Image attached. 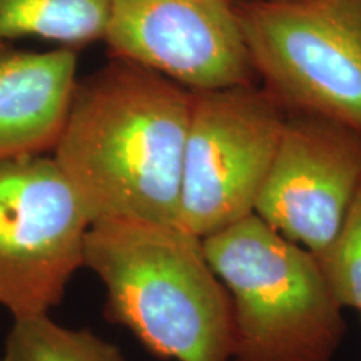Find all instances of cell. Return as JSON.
Wrapping results in <instances>:
<instances>
[{
	"label": "cell",
	"mask_w": 361,
	"mask_h": 361,
	"mask_svg": "<svg viewBox=\"0 0 361 361\" xmlns=\"http://www.w3.org/2000/svg\"><path fill=\"white\" fill-rule=\"evenodd\" d=\"M316 258L338 303L361 313V188L335 241Z\"/></svg>",
	"instance_id": "obj_12"
},
{
	"label": "cell",
	"mask_w": 361,
	"mask_h": 361,
	"mask_svg": "<svg viewBox=\"0 0 361 361\" xmlns=\"http://www.w3.org/2000/svg\"><path fill=\"white\" fill-rule=\"evenodd\" d=\"M78 85V54L0 42V159L54 151Z\"/></svg>",
	"instance_id": "obj_9"
},
{
	"label": "cell",
	"mask_w": 361,
	"mask_h": 361,
	"mask_svg": "<svg viewBox=\"0 0 361 361\" xmlns=\"http://www.w3.org/2000/svg\"><path fill=\"white\" fill-rule=\"evenodd\" d=\"M104 42L191 90L251 84L255 71L229 0H109Z\"/></svg>",
	"instance_id": "obj_8"
},
{
	"label": "cell",
	"mask_w": 361,
	"mask_h": 361,
	"mask_svg": "<svg viewBox=\"0 0 361 361\" xmlns=\"http://www.w3.org/2000/svg\"><path fill=\"white\" fill-rule=\"evenodd\" d=\"M0 361H126L119 350L87 329L61 326L49 313L13 319Z\"/></svg>",
	"instance_id": "obj_11"
},
{
	"label": "cell",
	"mask_w": 361,
	"mask_h": 361,
	"mask_svg": "<svg viewBox=\"0 0 361 361\" xmlns=\"http://www.w3.org/2000/svg\"><path fill=\"white\" fill-rule=\"evenodd\" d=\"M109 0H0V42L32 35L78 49L102 40Z\"/></svg>",
	"instance_id": "obj_10"
},
{
	"label": "cell",
	"mask_w": 361,
	"mask_h": 361,
	"mask_svg": "<svg viewBox=\"0 0 361 361\" xmlns=\"http://www.w3.org/2000/svg\"><path fill=\"white\" fill-rule=\"evenodd\" d=\"M90 219L56 157L0 159V305L45 314L84 266Z\"/></svg>",
	"instance_id": "obj_6"
},
{
	"label": "cell",
	"mask_w": 361,
	"mask_h": 361,
	"mask_svg": "<svg viewBox=\"0 0 361 361\" xmlns=\"http://www.w3.org/2000/svg\"><path fill=\"white\" fill-rule=\"evenodd\" d=\"M84 266L106 288V314L152 353L174 361H231V300L202 239L179 224H90Z\"/></svg>",
	"instance_id": "obj_2"
},
{
	"label": "cell",
	"mask_w": 361,
	"mask_h": 361,
	"mask_svg": "<svg viewBox=\"0 0 361 361\" xmlns=\"http://www.w3.org/2000/svg\"><path fill=\"white\" fill-rule=\"evenodd\" d=\"M252 71L288 111L361 133V0L233 4Z\"/></svg>",
	"instance_id": "obj_4"
},
{
	"label": "cell",
	"mask_w": 361,
	"mask_h": 361,
	"mask_svg": "<svg viewBox=\"0 0 361 361\" xmlns=\"http://www.w3.org/2000/svg\"><path fill=\"white\" fill-rule=\"evenodd\" d=\"M286 114L264 85L191 90L180 228L206 238L255 213Z\"/></svg>",
	"instance_id": "obj_5"
},
{
	"label": "cell",
	"mask_w": 361,
	"mask_h": 361,
	"mask_svg": "<svg viewBox=\"0 0 361 361\" xmlns=\"http://www.w3.org/2000/svg\"><path fill=\"white\" fill-rule=\"evenodd\" d=\"M360 188V130L288 111L255 214L283 238L322 256L340 233Z\"/></svg>",
	"instance_id": "obj_7"
},
{
	"label": "cell",
	"mask_w": 361,
	"mask_h": 361,
	"mask_svg": "<svg viewBox=\"0 0 361 361\" xmlns=\"http://www.w3.org/2000/svg\"><path fill=\"white\" fill-rule=\"evenodd\" d=\"M191 89L114 59L78 80L54 157L90 224H178Z\"/></svg>",
	"instance_id": "obj_1"
},
{
	"label": "cell",
	"mask_w": 361,
	"mask_h": 361,
	"mask_svg": "<svg viewBox=\"0 0 361 361\" xmlns=\"http://www.w3.org/2000/svg\"><path fill=\"white\" fill-rule=\"evenodd\" d=\"M229 2H241V0H229ZM264 2H300V0H264Z\"/></svg>",
	"instance_id": "obj_13"
},
{
	"label": "cell",
	"mask_w": 361,
	"mask_h": 361,
	"mask_svg": "<svg viewBox=\"0 0 361 361\" xmlns=\"http://www.w3.org/2000/svg\"><path fill=\"white\" fill-rule=\"evenodd\" d=\"M201 239L231 300V360L331 361L343 306L313 252L255 213Z\"/></svg>",
	"instance_id": "obj_3"
}]
</instances>
